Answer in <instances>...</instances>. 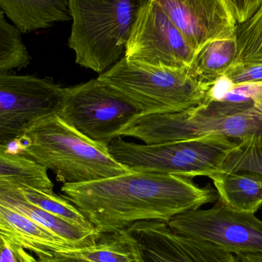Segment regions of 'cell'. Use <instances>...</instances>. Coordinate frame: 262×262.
<instances>
[{"instance_id":"22","label":"cell","mask_w":262,"mask_h":262,"mask_svg":"<svg viewBox=\"0 0 262 262\" xmlns=\"http://www.w3.org/2000/svg\"><path fill=\"white\" fill-rule=\"evenodd\" d=\"M237 55L234 63H262V5L256 13L235 29Z\"/></svg>"},{"instance_id":"7","label":"cell","mask_w":262,"mask_h":262,"mask_svg":"<svg viewBox=\"0 0 262 262\" xmlns=\"http://www.w3.org/2000/svg\"><path fill=\"white\" fill-rule=\"evenodd\" d=\"M142 115L132 102L98 78L66 88L58 114L81 135L105 147Z\"/></svg>"},{"instance_id":"24","label":"cell","mask_w":262,"mask_h":262,"mask_svg":"<svg viewBox=\"0 0 262 262\" xmlns=\"http://www.w3.org/2000/svg\"><path fill=\"white\" fill-rule=\"evenodd\" d=\"M224 75L234 85L262 83V63H233Z\"/></svg>"},{"instance_id":"13","label":"cell","mask_w":262,"mask_h":262,"mask_svg":"<svg viewBox=\"0 0 262 262\" xmlns=\"http://www.w3.org/2000/svg\"><path fill=\"white\" fill-rule=\"evenodd\" d=\"M0 235L41 257H52L79 246L68 243L16 211L0 205Z\"/></svg>"},{"instance_id":"14","label":"cell","mask_w":262,"mask_h":262,"mask_svg":"<svg viewBox=\"0 0 262 262\" xmlns=\"http://www.w3.org/2000/svg\"><path fill=\"white\" fill-rule=\"evenodd\" d=\"M27 186L0 182V205L19 212L36 224L59 236L68 243L84 248L92 246L101 233L81 229L28 203L19 189Z\"/></svg>"},{"instance_id":"20","label":"cell","mask_w":262,"mask_h":262,"mask_svg":"<svg viewBox=\"0 0 262 262\" xmlns=\"http://www.w3.org/2000/svg\"><path fill=\"white\" fill-rule=\"evenodd\" d=\"M19 191L25 199L33 206L81 229L96 231L74 205L54 193L53 191L35 190L29 187L21 188Z\"/></svg>"},{"instance_id":"16","label":"cell","mask_w":262,"mask_h":262,"mask_svg":"<svg viewBox=\"0 0 262 262\" xmlns=\"http://www.w3.org/2000/svg\"><path fill=\"white\" fill-rule=\"evenodd\" d=\"M218 201L237 212L255 214L262 206V177L248 172L212 177Z\"/></svg>"},{"instance_id":"3","label":"cell","mask_w":262,"mask_h":262,"mask_svg":"<svg viewBox=\"0 0 262 262\" xmlns=\"http://www.w3.org/2000/svg\"><path fill=\"white\" fill-rule=\"evenodd\" d=\"M212 135L237 142L262 135V105L209 102L181 112L143 115L121 133L146 145Z\"/></svg>"},{"instance_id":"12","label":"cell","mask_w":262,"mask_h":262,"mask_svg":"<svg viewBox=\"0 0 262 262\" xmlns=\"http://www.w3.org/2000/svg\"><path fill=\"white\" fill-rule=\"evenodd\" d=\"M195 53L207 43L235 35L226 0H157Z\"/></svg>"},{"instance_id":"11","label":"cell","mask_w":262,"mask_h":262,"mask_svg":"<svg viewBox=\"0 0 262 262\" xmlns=\"http://www.w3.org/2000/svg\"><path fill=\"white\" fill-rule=\"evenodd\" d=\"M126 230L135 241L140 262H239L215 245L174 232L165 221H139Z\"/></svg>"},{"instance_id":"5","label":"cell","mask_w":262,"mask_h":262,"mask_svg":"<svg viewBox=\"0 0 262 262\" xmlns=\"http://www.w3.org/2000/svg\"><path fill=\"white\" fill-rule=\"evenodd\" d=\"M236 146V141L216 135L152 145L129 143L119 137L107 149L130 172L212 178L222 172Z\"/></svg>"},{"instance_id":"28","label":"cell","mask_w":262,"mask_h":262,"mask_svg":"<svg viewBox=\"0 0 262 262\" xmlns=\"http://www.w3.org/2000/svg\"><path fill=\"white\" fill-rule=\"evenodd\" d=\"M239 262H262V254H238Z\"/></svg>"},{"instance_id":"6","label":"cell","mask_w":262,"mask_h":262,"mask_svg":"<svg viewBox=\"0 0 262 262\" xmlns=\"http://www.w3.org/2000/svg\"><path fill=\"white\" fill-rule=\"evenodd\" d=\"M98 78L128 98L143 115L181 112L204 104L212 86L195 81L187 69L143 66L124 57Z\"/></svg>"},{"instance_id":"21","label":"cell","mask_w":262,"mask_h":262,"mask_svg":"<svg viewBox=\"0 0 262 262\" xmlns=\"http://www.w3.org/2000/svg\"><path fill=\"white\" fill-rule=\"evenodd\" d=\"M31 61L21 34L0 9V72L24 69Z\"/></svg>"},{"instance_id":"4","label":"cell","mask_w":262,"mask_h":262,"mask_svg":"<svg viewBox=\"0 0 262 262\" xmlns=\"http://www.w3.org/2000/svg\"><path fill=\"white\" fill-rule=\"evenodd\" d=\"M72 31L69 46L75 62L104 73L121 59L139 8V0H69Z\"/></svg>"},{"instance_id":"23","label":"cell","mask_w":262,"mask_h":262,"mask_svg":"<svg viewBox=\"0 0 262 262\" xmlns=\"http://www.w3.org/2000/svg\"><path fill=\"white\" fill-rule=\"evenodd\" d=\"M235 172H251L262 177V135L237 142L236 147L226 158L220 174Z\"/></svg>"},{"instance_id":"2","label":"cell","mask_w":262,"mask_h":262,"mask_svg":"<svg viewBox=\"0 0 262 262\" xmlns=\"http://www.w3.org/2000/svg\"><path fill=\"white\" fill-rule=\"evenodd\" d=\"M18 153L51 170L58 182L81 184L129 173L107 147L81 135L52 114L32 123L18 140Z\"/></svg>"},{"instance_id":"27","label":"cell","mask_w":262,"mask_h":262,"mask_svg":"<svg viewBox=\"0 0 262 262\" xmlns=\"http://www.w3.org/2000/svg\"><path fill=\"white\" fill-rule=\"evenodd\" d=\"M38 262H89L83 260L75 259V258H69L63 255H54L52 257H41L38 258Z\"/></svg>"},{"instance_id":"10","label":"cell","mask_w":262,"mask_h":262,"mask_svg":"<svg viewBox=\"0 0 262 262\" xmlns=\"http://www.w3.org/2000/svg\"><path fill=\"white\" fill-rule=\"evenodd\" d=\"M180 235L206 241L234 254H262V221L220 201L210 209L191 210L167 223Z\"/></svg>"},{"instance_id":"25","label":"cell","mask_w":262,"mask_h":262,"mask_svg":"<svg viewBox=\"0 0 262 262\" xmlns=\"http://www.w3.org/2000/svg\"><path fill=\"white\" fill-rule=\"evenodd\" d=\"M232 18L237 25L250 19L262 5V0H226Z\"/></svg>"},{"instance_id":"8","label":"cell","mask_w":262,"mask_h":262,"mask_svg":"<svg viewBox=\"0 0 262 262\" xmlns=\"http://www.w3.org/2000/svg\"><path fill=\"white\" fill-rule=\"evenodd\" d=\"M64 89L49 78L0 72V143L18 141L32 123L58 115Z\"/></svg>"},{"instance_id":"19","label":"cell","mask_w":262,"mask_h":262,"mask_svg":"<svg viewBox=\"0 0 262 262\" xmlns=\"http://www.w3.org/2000/svg\"><path fill=\"white\" fill-rule=\"evenodd\" d=\"M0 182L27 186L35 190L53 191L48 170L0 143Z\"/></svg>"},{"instance_id":"9","label":"cell","mask_w":262,"mask_h":262,"mask_svg":"<svg viewBox=\"0 0 262 262\" xmlns=\"http://www.w3.org/2000/svg\"><path fill=\"white\" fill-rule=\"evenodd\" d=\"M195 52L157 0H139L124 57L143 66L188 69Z\"/></svg>"},{"instance_id":"15","label":"cell","mask_w":262,"mask_h":262,"mask_svg":"<svg viewBox=\"0 0 262 262\" xmlns=\"http://www.w3.org/2000/svg\"><path fill=\"white\" fill-rule=\"evenodd\" d=\"M0 9L20 34L72 19L69 0H0Z\"/></svg>"},{"instance_id":"17","label":"cell","mask_w":262,"mask_h":262,"mask_svg":"<svg viewBox=\"0 0 262 262\" xmlns=\"http://www.w3.org/2000/svg\"><path fill=\"white\" fill-rule=\"evenodd\" d=\"M236 55L235 35L213 40L195 53L188 73L195 81L212 86L233 64Z\"/></svg>"},{"instance_id":"26","label":"cell","mask_w":262,"mask_h":262,"mask_svg":"<svg viewBox=\"0 0 262 262\" xmlns=\"http://www.w3.org/2000/svg\"><path fill=\"white\" fill-rule=\"evenodd\" d=\"M0 262H38L26 249L0 235Z\"/></svg>"},{"instance_id":"18","label":"cell","mask_w":262,"mask_h":262,"mask_svg":"<svg viewBox=\"0 0 262 262\" xmlns=\"http://www.w3.org/2000/svg\"><path fill=\"white\" fill-rule=\"evenodd\" d=\"M58 255L89 262H140L135 241L127 230L101 233L92 246Z\"/></svg>"},{"instance_id":"1","label":"cell","mask_w":262,"mask_h":262,"mask_svg":"<svg viewBox=\"0 0 262 262\" xmlns=\"http://www.w3.org/2000/svg\"><path fill=\"white\" fill-rule=\"evenodd\" d=\"M61 197L72 203L98 233L119 232L139 221L168 223L174 217L218 201L210 185L192 178L129 172L81 184H63Z\"/></svg>"}]
</instances>
